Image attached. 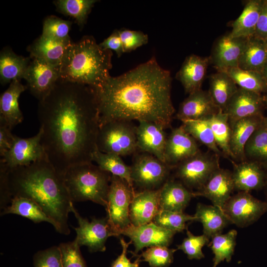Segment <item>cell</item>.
Returning <instances> with one entry per match:
<instances>
[{"mask_svg":"<svg viewBox=\"0 0 267 267\" xmlns=\"http://www.w3.org/2000/svg\"><path fill=\"white\" fill-rule=\"evenodd\" d=\"M38 117L47 159L59 174L71 166L92 162L99 123L92 87L59 79L39 101Z\"/></svg>","mask_w":267,"mask_h":267,"instance_id":"obj_1","label":"cell"},{"mask_svg":"<svg viewBox=\"0 0 267 267\" xmlns=\"http://www.w3.org/2000/svg\"><path fill=\"white\" fill-rule=\"evenodd\" d=\"M172 78L156 58L93 88L99 127L114 121L152 122L169 128L175 109L171 99Z\"/></svg>","mask_w":267,"mask_h":267,"instance_id":"obj_2","label":"cell"},{"mask_svg":"<svg viewBox=\"0 0 267 267\" xmlns=\"http://www.w3.org/2000/svg\"><path fill=\"white\" fill-rule=\"evenodd\" d=\"M3 165L12 199L21 197L33 200L54 222L57 232L69 234L68 215L72 212L73 202L62 176L47 159L12 169Z\"/></svg>","mask_w":267,"mask_h":267,"instance_id":"obj_3","label":"cell"},{"mask_svg":"<svg viewBox=\"0 0 267 267\" xmlns=\"http://www.w3.org/2000/svg\"><path fill=\"white\" fill-rule=\"evenodd\" d=\"M112 55L93 36H84L69 47L60 67V79L98 87L110 76Z\"/></svg>","mask_w":267,"mask_h":267,"instance_id":"obj_4","label":"cell"},{"mask_svg":"<svg viewBox=\"0 0 267 267\" xmlns=\"http://www.w3.org/2000/svg\"><path fill=\"white\" fill-rule=\"evenodd\" d=\"M111 177V174L92 162L71 166L62 175L73 202L89 200L105 208Z\"/></svg>","mask_w":267,"mask_h":267,"instance_id":"obj_5","label":"cell"},{"mask_svg":"<svg viewBox=\"0 0 267 267\" xmlns=\"http://www.w3.org/2000/svg\"><path fill=\"white\" fill-rule=\"evenodd\" d=\"M96 144L101 152L121 157L136 153V127L127 121L105 123L99 127Z\"/></svg>","mask_w":267,"mask_h":267,"instance_id":"obj_6","label":"cell"},{"mask_svg":"<svg viewBox=\"0 0 267 267\" xmlns=\"http://www.w3.org/2000/svg\"><path fill=\"white\" fill-rule=\"evenodd\" d=\"M218 157L215 153L210 154L199 151L175 167L176 177L188 189L198 191L213 174L220 168Z\"/></svg>","mask_w":267,"mask_h":267,"instance_id":"obj_7","label":"cell"},{"mask_svg":"<svg viewBox=\"0 0 267 267\" xmlns=\"http://www.w3.org/2000/svg\"><path fill=\"white\" fill-rule=\"evenodd\" d=\"M134 157L131 166L133 184L142 190L160 188L168 179L173 168L147 153L136 154Z\"/></svg>","mask_w":267,"mask_h":267,"instance_id":"obj_8","label":"cell"},{"mask_svg":"<svg viewBox=\"0 0 267 267\" xmlns=\"http://www.w3.org/2000/svg\"><path fill=\"white\" fill-rule=\"evenodd\" d=\"M135 194L134 189L124 179L111 175L105 208L107 217L114 230L120 232L131 224L130 206Z\"/></svg>","mask_w":267,"mask_h":267,"instance_id":"obj_9","label":"cell"},{"mask_svg":"<svg viewBox=\"0 0 267 267\" xmlns=\"http://www.w3.org/2000/svg\"><path fill=\"white\" fill-rule=\"evenodd\" d=\"M73 212L77 220L79 226L74 227L76 232L75 240L81 247L87 246L90 252H104L106 250L105 243L111 236L119 237L106 217L92 218L90 222L83 218L73 206Z\"/></svg>","mask_w":267,"mask_h":267,"instance_id":"obj_10","label":"cell"},{"mask_svg":"<svg viewBox=\"0 0 267 267\" xmlns=\"http://www.w3.org/2000/svg\"><path fill=\"white\" fill-rule=\"evenodd\" d=\"M222 209L231 223L244 227L267 212V202L256 198L249 192H239L231 196Z\"/></svg>","mask_w":267,"mask_h":267,"instance_id":"obj_11","label":"cell"},{"mask_svg":"<svg viewBox=\"0 0 267 267\" xmlns=\"http://www.w3.org/2000/svg\"><path fill=\"white\" fill-rule=\"evenodd\" d=\"M43 129L34 136L23 138L15 135L10 148L1 157L0 163L8 169L26 166L47 158L41 142Z\"/></svg>","mask_w":267,"mask_h":267,"instance_id":"obj_12","label":"cell"},{"mask_svg":"<svg viewBox=\"0 0 267 267\" xmlns=\"http://www.w3.org/2000/svg\"><path fill=\"white\" fill-rule=\"evenodd\" d=\"M32 59L24 79L27 89L40 101L51 92L59 80V69L39 59Z\"/></svg>","mask_w":267,"mask_h":267,"instance_id":"obj_13","label":"cell"},{"mask_svg":"<svg viewBox=\"0 0 267 267\" xmlns=\"http://www.w3.org/2000/svg\"><path fill=\"white\" fill-rule=\"evenodd\" d=\"M176 233L160 227L153 222L134 226L131 224L120 232V234L128 236L134 246L137 254L145 247L153 246L168 247Z\"/></svg>","mask_w":267,"mask_h":267,"instance_id":"obj_14","label":"cell"},{"mask_svg":"<svg viewBox=\"0 0 267 267\" xmlns=\"http://www.w3.org/2000/svg\"><path fill=\"white\" fill-rule=\"evenodd\" d=\"M248 38L232 37L228 34L217 40L210 58L218 71L238 67L239 58Z\"/></svg>","mask_w":267,"mask_h":267,"instance_id":"obj_15","label":"cell"},{"mask_svg":"<svg viewBox=\"0 0 267 267\" xmlns=\"http://www.w3.org/2000/svg\"><path fill=\"white\" fill-rule=\"evenodd\" d=\"M265 104L261 94L238 88L223 112L227 115L230 126L240 119L262 115Z\"/></svg>","mask_w":267,"mask_h":267,"instance_id":"obj_16","label":"cell"},{"mask_svg":"<svg viewBox=\"0 0 267 267\" xmlns=\"http://www.w3.org/2000/svg\"><path fill=\"white\" fill-rule=\"evenodd\" d=\"M138 123L136 127L137 150L151 154L165 162V152L168 137L165 129L152 122L140 121Z\"/></svg>","mask_w":267,"mask_h":267,"instance_id":"obj_17","label":"cell"},{"mask_svg":"<svg viewBox=\"0 0 267 267\" xmlns=\"http://www.w3.org/2000/svg\"><path fill=\"white\" fill-rule=\"evenodd\" d=\"M196 140L180 126L168 136L165 152V162L172 168L199 152Z\"/></svg>","mask_w":267,"mask_h":267,"instance_id":"obj_18","label":"cell"},{"mask_svg":"<svg viewBox=\"0 0 267 267\" xmlns=\"http://www.w3.org/2000/svg\"><path fill=\"white\" fill-rule=\"evenodd\" d=\"M220 111L208 90L201 89L189 94L180 103L176 118L181 122L203 119Z\"/></svg>","mask_w":267,"mask_h":267,"instance_id":"obj_19","label":"cell"},{"mask_svg":"<svg viewBox=\"0 0 267 267\" xmlns=\"http://www.w3.org/2000/svg\"><path fill=\"white\" fill-rule=\"evenodd\" d=\"M234 190L232 173L221 168L216 170L199 191L193 192L194 197L203 196L213 205L222 208Z\"/></svg>","mask_w":267,"mask_h":267,"instance_id":"obj_20","label":"cell"},{"mask_svg":"<svg viewBox=\"0 0 267 267\" xmlns=\"http://www.w3.org/2000/svg\"><path fill=\"white\" fill-rule=\"evenodd\" d=\"M160 188L144 190L135 193L130 206L129 217L131 224L139 226L152 222L160 211Z\"/></svg>","mask_w":267,"mask_h":267,"instance_id":"obj_21","label":"cell"},{"mask_svg":"<svg viewBox=\"0 0 267 267\" xmlns=\"http://www.w3.org/2000/svg\"><path fill=\"white\" fill-rule=\"evenodd\" d=\"M210 62V57L194 54L185 58L175 77L186 93L190 94L201 89Z\"/></svg>","mask_w":267,"mask_h":267,"instance_id":"obj_22","label":"cell"},{"mask_svg":"<svg viewBox=\"0 0 267 267\" xmlns=\"http://www.w3.org/2000/svg\"><path fill=\"white\" fill-rule=\"evenodd\" d=\"M72 41L61 42L41 35L27 48L31 58H37L58 68Z\"/></svg>","mask_w":267,"mask_h":267,"instance_id":"obj_23","label":"cell"},{"mask_svg":"<svg viewBox=\"0 0 267 267\" xmlns=\"http://www.w3.org/2000/svg\"><path fill=\"white\" fill-rule=\"evenodd\" d=\"M232 176L234 189L239 192L258 190L265 183V173L259 163L254 161L235 164Z\"/></svg>","mask_w":267,"mask_h":267,"instance_id":"obj_24","label":"cell"},{"mask_svg":"<svg viewBox=\"0 0 267 267\" xmlns=\"http://www.w3.org/2000/svg\"><path fill=\"white\" fill-rule=\"evenodd\" d=\"M27 89L20 81L14 80L0 97V119L3 120L10 129L21 123L23 116L20 109L18 99Z\"/></svg>","mask_w":267,"mask_h":267,"instance_id":"obj_25","label":"cell"},{"mask_svg":"<svg viewBox=\"0 0 267 267\" xmlns=\"http://www.w3.org/2000/svg\"><path fill=\"white\" fill-rule=\"evenodd\" d=\"M193 197V192L188 189L180 181L168 179L160 188V209L183 212Z\"/></svg>","mask_w":267,"mask_h":267,"instance_id":"obj_26","label":"cell"},{"mask_svg":"<svg viewBox=\"0 0 267 267\" xmlns=\"http://www.w3.org/2000/svg\"><path fill=\"white\" fill-rule=\"evenodd\" d=\"M263 115L254 116L240 119L231 126L230 148L234 158L244 160V148L254 132L263 123Z\"/></svg>","mask_w":267,"mask_h":267,"instance_id":"obj_27","label":"cell"},{"mask_svg":"<svg viewBox=\"0 0 267 267\" xmlns=\"http://www.w3.org/2000/svg\"><path fill=\"white\" fill-rule=\"evenodd\" d=\"M30 58L16 54L9 47H4L0 53L1 84L4 85L14 80L24 79Z\"/></svg>","mask_w":267,"mask_h":267,"instance_id":"obj_28","label":"cell"},{"mask_svg":"<svg viewBox=\"0 0 267 267\" xmlns=\"http://www.w3.org/2000/svg\"><path fill=\"white\" fill-rule=\"evenodd\" d=\"M194 215L196 221L202 224L203 234L210 239L222 233L223 228L231 223L222 209L213 205L198 203Z\"/></svg>","mask_w":267,"mask_h":267,"instance_id":"obj_29","label":"cell"},{"mask_svg":"<svg viewBox=\"0 0 267 267\" xmlns=\"http://www.w3.org/2000/svg\"><path fill=\"white\" fill-rule=\"evenodd\" d=\"M263 2L261 0H251L246 2L241 14L232 23V30L229 33L231 37L254 36Z\"/></svg>","mask_w":267,"mask_h":267,"instance_id":"obj_30","label":"cell"},{"mask_svg":"<svg viewBox=\"0 0 267 267\" xmlns=\"http://www.w3.org/2000/svg\"><path fill=\"white\" fill-rule=\"evenodd\" d=\"M267 61V50L265 41L254 36L249 38L239 58L238 67L262 73Z\"/></svg>","mask_w":267,"mask_h":267,"instance_id":"obj_31","label":"cell"},{"mask_svg":"<svg viewBox=\"0 0 267 267\" xmlns=\"http://www.w3.org/2000/svg\"><path fill=\"white\" fill-rule=\"evenodd\" d=\"M238 89L235 83L225 72L218 71L210 77L208 91L215 104L222 112Z\"/></svg>","mask_w":267,"mask_h":267,"instance_id":"obj_32","label":"cell"},{"mask_svg":"<svg viewBox=\"0 0 267 267\" xmlns=\"http://www.w3.org/2000/svg\"><path fill=\"white\" fill-rule=\"evenodd\" d=\"M92 161L95 162L103 171L125 180L134 189L131 166L126 165L120 156L113 153H103L96 148L92 154Z\"/></svg>","mask_w":267,"mask_h":267,"instance_id":"obj_33","label":"cell"},{"mask_svg":"<svg viewBox=\"0 0 267 267\" xmlns=\"http://www.w3.org/2000/svg\"><path fill=\"white\" fill-rule=\"evenodd\" d=\"M8 214L21 216L36 223L47 222L55 227L54 222L44 213L41 207L36 202L27 198L13 197L10 205L5 208L1 213L2 215Z\"/></svg>","mask_w":267,"mask_h":267,"instance_id":"obj_34","label":"cell"},{"mask_svg":"<svg viewBox=\"0 0 267 267\" xmlns=\"http://www.w3.org/2000/svg\"><path fill=\"white\" fill-rule=\"evenodd\" d=\"M204 119L209 125L216 143L222 153L228 157L234 158L230 148L231 130L227 115L220 111Z\"/></svg>","mask_w":267,"mask_h":267,"instance_id":"obj_35","label":"cell"},{"mask_svg":"<svg viewBox=\"0 0 267 267\" xmlns=\"http://www.w3.org/2000/svg\"><path fill=\"white\" fill-rule=\"evenodd\" d=\"M237 232L232 229L225 234H216L211 239L209 244L213 254V266L216 267L221 262L225 260L230 262L236 245Z\"/></svg>","mask_w":267,"mask_h":267,"instance_id":"obj_36","label":"cell"},{"mask_svg":"<svg viewBox=\"0 0 267 267\" xmlns=\"http://www.w3.org/2000/svg\"><path fill=\"white\" fill-rule=\"evenodd\" d=\"M240 88L259 94L267 91V85L260 72L243 70L239 67L225 71Z\"/></svg>","mask_w":267,"mask_h":267,"instance_id":"obj_37","label":"cell"},{"mask_svg":"<svg viewBox=\"0 0 267 267\" xmlns=\"http://www.w3.org/2000/svg\"><path fill=\"white\" fill-rule=\"evenodd\" d=\"M96 2L95 0H57L53 3L57 11L74 18L82 29Z\"/></svg>","mask_w":267,"mask_h":267,"instance_id":"obj_38","label":"cell"},{"mask_svg":"<svg viewBox=\"0 0 267 267\" xmlns=\"http://www.w3.org/2000/svg\"><path fill=\"white\" fill-rule=\"evenodd\" d=\"M182 122L181 126L184 130L196 140L206 146L219 156L223 154L218 147L213 132L205 119L187 120Z\"/></svg>","mask_w":267,"mask_h":267,"instance_id":"obj_39","label":"cell"},{"mask_svg":"<svg viewBox=\"0 0 267 267\" xmlns=\"http://www.w3.org/2000/svg\"><path fill=\"white\" fill-rule=\"evenodd\" d=\"M244 153L245 158L267 163V125L264 122L248 140Z\"/></svg>","mask_w":267,"mask_h":267,"instance_id":"obj_40","label":"cell"},{"mask_svg":"<svg viewBox=\"0 0 267 267\" xmlns=\"http://www.w3.org/2000/svg\"><path fill=\"white\" fill-rule=\"evenodd\" d=\"M193 221H196L194 215L162 210L152 220L156 225L176 233L186 229L187 223Z\"/></svg>","mask_w":267,"mask_h":267,"instance_id":"obj_41","label":"cell"},{"mask_svg":"<svg viewBox=\"0 0 267 267\" xmlns=\"http://www.w3.org/2000/svg\"><path fill=\"white\" fill-rule=\"evenodd\" d=\"M72 22L54 15L46 17L43 22L42 35L61 42L71 41L69 35Z\"/></svg>","mask_w":267,"mask_h":267,"instance_id":"obj_42","label":"cell"},{"mask_svg":"<svg viewBox=\"0 0 267 267\" xmlns=\"http://www.w3.org/2000/svg\"><path fill=\"white\" fill-rule=\"evenodd\" d=\"M177 250L167 246H153L148 248L138 257H142L150 267H168L173 263L174 254Z\"/></svg>","mask_w":267,"mask_h":267,"instance_id":"obj_43","label":"cell"},{"mask_svg":"<svg viewBox=\"0 0 267 267\" xmlns=\"http://www.w3.org/2000/svg\"><path fill=\"white\" fill-rule=\"evenodd\" d=\"M187 237L184 238L181 243L177 245V249L182 251L189 260H199L205 257L202 252L203 247L208 244L210 238L203 234L194 235L186 228Z\"/></svg>","mask_w":267,"mask_h":267,"instance_id":"obj_44","label":"cell"},{"mask_svg":"<svg viewBox=\"0 0 267 267\" xmlns=\"http://www.w3.org/2000/svg\"><path fill=\"white\" fill-rule=\"evenodd\" d=\"M58 246L61 255L62 267H87L81 253L80 246L75 240L60 243Z\"/></svg>","mask_w":267,"mask_h":267,"instance_id":"obj_45","label":"cell"},{"mask_svg":"<svg viewBox=\"0 0 267 267\" xmlns=\"http://www.w3.org/2000/svg\"><path fill=\"white\" fill-rule=\"evenodd\" d=\"M124 53L130 52L147 44L148 36L140 31L124 29L119 30Z\"/></svg>","mask_w":267,"mask_h":267,"instance_id":"obj_46","label":"cell"},{"mask_svg":"<svg viewBox=\"0 0 267 267\" xmlns=\"http://www.w3.org/2000/svg\"><path fill=\"white\" fill-rule=\"evenodd\" d=\"M34 267H62L59 246H52L37 252L33 258Z\"/></svg>","mask_w":267,"mask_h":267,"instance_id":"obj_47","label":"cell"},{"mask_svg":"<svg viewBox=\"0 0 267 267\" xmlns=\"http://www.w3.org/2000/svg\"><path fill=\"white\" fill-rule=\"evenodd\" d=\"M5 122L0 119V156L2 157L11 147L15 135Z\"/></svg>","mask_w":267,"mask_h":267,"instance_id":"obj_48","label":"cell"},{"mask_svg":"<svg viewBox=\"0 0 267 267\" xmlns=\"http://www.w3.org/2000/svg\"><path fill=\"white\" fill-rule=\"evenodd\" d=\"M99 44L105 49L114 51L118 57H121L124 53L118 30H115L108 37L104 39Z\"/></svg>","mask_w":267,"mask_h":267,"instance_id":"obj_49","label":"cell"},{"mask_svg":"<svg viewBox=\"0 0 267 267\" xmlns=\"http://www.w3.org/2000/svg\"><path fill=\"white\" fill-rule=\"evenodd\" d=\"M120 241L122 246V251L121 254L113 263L111 267H139L141 261L140 258H138L134 263H132L127 257V251L130 244L132 243L126 242L123 238H120Z\"/></svg>","mask_w":267,"mask_h":267,"instance_id":"obj_50","label":"cell"},{"mask_svg":"<svg viewBox=\"0 0 267 267\" xmlns=\"http://www.w3.org/2000/svg\"><path fill=\"white\" fill-rule=\"evenodd\" d=\"M0 209H4L7 204L11 202L12 198L10 195L6 178V171L4 167L0 164Z\"/></svg>","mask_w":267,"mask_h":267,"instance_id":"obj_51","label":"cell"},{"mask_svg":"<svg viewBox=\"0 0 267 267\" xmlns=\"http://www.w3.org/2000/svg\"><path fill=\"white\" fill-rule=\"evenodd\" d=\"M254 37L267 40V0H263Z\"/></svg>","mask_w":267,"mask_h":267,"instance_id":"obj_52","label":"cell"},{"mask_svg":"<svg viewBox=\"0 0 267 267\" xmlns=\"http://www.w3.org/2000/svg\"><path fill=\"white\" fill-rule=\"evenodd\" d=\"M262 74L265 80L266 84L267 85V61L264 65L262 71Z\"/></svg>","mask_w":267,"mask_h":267,"instance_id":"obj_53","label":"cell"},{"mask_svg":"<svg viewBox=\"0 0 267 267\" xmlns=\"http://www.w3.org/2000/svg\"><path fill=\"white\" fill-rule=\"evenodd\" d=\"M265 104L267 106V96H264ZM264 123L267 125V117L264 119Z\"/></svg>","mask_w":267,"mask_h":267,"instance_id":"obj_54","label":"cell"},{"mask_svg":"<svg viewBox=\"0 0 267 267\" xmlns=\"http://www.w3.org/2000/svg\"><path fill=\"white\" fill-rule=\"evenodd\" d=\"M266 46L267 50V40L265 41Z\"/></svg>","mask_w":267,"mask_h":267,"instance_id":"obj_55","label":"cell"},{"mask_svg":"<svg viewBox=\"0 0 267 267\" xmlns=\"http://www.w3.org/2000/svg\"><path fill=\"white\" fill-rule=\"evenodd\" d=\"M266 169H267V163L265 164Z\"/></svg>","mask_w":267,"mask_h":267,"instance_id":"obj_56","label":"cell"},{"mask_svg":"<svg viewBox=\"0 0 267 267\" xmlns=\"http://www.w3.org/2000/svg\"></svg>","mask_w":267,"mask_h":267,"instance_id":"obj_57","label":"cell"}]
</instances>
